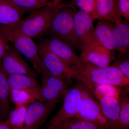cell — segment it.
<instances>
[{
	"label": "cell",
	"mask_w": 129,
	"mask_h": 129,
	"mask_svg": "<svg viewBox=\"0 0 129 129\" xmlns=\"http://www.w3.org/2000/svg\"><path fill=\"white\" fill-rule=\"evenodd\" d=\"M69 5L49 4L30 12L26 18L21 19L15 27L23 34L31 38L41 37L49 30L53 19L60 10Z\"/></svg>",
	"instance_id": "6da1fadb"
},
{
	"label": "cell",
	"mask_w": 129,
	"mask_h": 129,
	"mask_svg": "<svg viewBox=\"0 0 129 129\" xmlns=\"http://www.w3.org/2000/svg\"><path fill=\"white\" fill-rule=\"evenodd\" d=\"M82 65L80 75L77 80L84 83L91 91L96 86L103 84L117 87L129 85V80L115 67L101 68L88 63Z\"/></svg>",
	"instance_id": "7a4b0ae2"
},
{
	"label": "cell",
	"mask_w": 129,
	"mask_h": 129,
	"mask_svg": "<svg viewBox=\"0 0 129 129\" xmlns=\"http://www.w3.org/2000/svg\"><path fill=\"white\" fill-rule=\"evenodd\" d=\"M0 30L20 54L30 61L36 72L41 75L47 72L39 56L37 45L32 38L15 27L0 25Z\"/></svg>",
	"instance_id": "3957f363"
},
{
	"label": "cell",
	"mask_w": 129,
	"mask_h": 129,
	"mask_svg": "<svg viewBox=\"0 0 129 129\" xmlns=\"http://www.w3.org/2000/svg\"><path fill=\"white\" fill-rule=\"evenodd\" d=\"M91 91L98 101L103 115L116 129L119 115L121 90L117 86L103 84L96 86Z\"/></svg>",
	"instance_id": "277c9868"
},
{
	"label": "cell",
	"mask_w": 129,
	"mask_h": 129,
	"mask_svg": "<svg viewBox=\"0 0 129 129\" xmlns=\"http://www.w3.org/2000/svg\"><path fill=\"white\" fill-rule=\"evenodd\" d=\"M80 83L81 101L76 117L93 123L104 129H114L112 123L103 115L99 103L92 92L84 83L80 81Z\"/></svg>",
	"instance_id": "5b68a950"
},
{
	"label": "cell",
	"mask_w": 129,
	"mask_h": 129,
	"mask_svg": "<svg viewBox=\"0 0 129 129\" xmlns=\"http://www.w3.org/2000/svg\"><path fill=\"white\" fill-rule=\"evenodd\" d=\"M74 6H68L60 10L53 19L49 30L52 36L63 40L71 45L80 48V45L74 29Z\"/></svg>",
	"instance_id": "8992f818"
},
{
	"label": "cell",
	"mask_w": 129,
	"mask_h": 129,
	"mask_svg": "<svg viewBox=\"0 0 129 129\" xmlns=\"http://www.w3.org/2000/svg\"><path fill=\"white\" fill-rule=\"evenodd\" d=\"M38 53L42 63L51 74L67 81L78 79L81 70L71 67L55 54L37 45Z\"/></svg>",
	"instance_id": "52a82bcc"
},
{
	"label": "cell",
	"mask_w": 129,
	"mask_h": 129,
	"mask_svg": "<svg viewBox=\"0 0 129 129\" xmlns=\"http://www.w3.org/2000/svg\"><path fill=\"white\" fill-rule=\"evenodd\" d=\"M78 81V83L64 95L62 107L49 120L46 129H54L61 122L78 115L81 101L80 83Z\"/></svg>",
	"instance_id": "ba28073f"
},
{
	"label": "cell",
	"mask_w": 129,
	"mask_h": 129,
	"mask_svg": "<svg viewBox=\"0 0 129 129\" xmlns=\"http://www.w3.org/2000/svg\"><path fill=\"white\" fill-rule=\"evenodd\" d=\"M0 67L7 75H25L37 78L36 72L22 57L13 45L9 46L0 61Z\"/></svg>",
	"instance_id": "9c48e42d"
},
{
	"label": "cell",
	"mask_w": 129,
	"mask_h": 129,
	"mask_svg": "<svg viewBox=\"0 0 129 129\" xmlns=\"http://www.w3.org/2000/svg\"><path fill=\"white\" fill-rule=\"evenodd\" d=\"M39 45L53 53L70 66L79 70L82 65L70 45L63 40L52 36L42 39Z\"/></svg>",
	"instance_id": "30bf717a"
},
{
	"label": "cell",
	"mask_w": 129,
	"mask_h": 129,
	"mask_svg": "<svg viewBox=\"0 0 129 129\" xmlns=\"http://www.w3.org/2000/svg\"><path fill=\"white\" fill-rule=\"evenodd\" d=\"M41 94L43 102H58L69 89L70 81L51 74L48 72L41 75Z\"/></svg>",
	"instance_id": "8fae6325"
},
{
	"label": "cell",
	"mask_w": 129,
	"mask_h": 129,
	"mask_svg": "<svg viewBox=\"0 0 129 129\" xmlns=\"http://www.w3.org/2000/svg\"><path fill=\"white\" fill-rule=\"evenodd\" d=\"M58 103L38 101L29 104L25 113L23 129H39Z\"/></svg>",
	"instance_id": "7c38bea8"
},
{
	"label": "cell",
	"mask_w": 129,
	"mask_h": 129,
	"mask_svg": "<svg viewBox=\"0 0 129 129\" xmlns=\"http://www.w3.org/2000/svg\"><path fill=\"white\" fill-rule=\"evenodd\" d=\"M74 29L78 40L81 51L93 44V34L94 30V19L90 15L81 11L75 9L74 16Z\"/></svg>",
	"instance_id": "4fadbf2b"
},
{
	"label": "cell",
	"mask_w": 129,
	"mask_h": 129,
	"mask_svg": "<svg viewBox=\"0 0 129 129\" xmlns=\"http://www.w3.org/2000/svg\"><path fill=\"white\" fill-rule=\"evenodd\" d=\"M112 52L95 42L81 51L79 59L81 64L88 63L98 67H110L115 59Z\"/></svg>",
	"instance_id": "5bb4252c"
},
{
	"label": "cell",
	"mask_w": 129,
	"mask_h": 129,
	"mask_svg": "<svg viewBox=\"0 0 129 129\" xmlns=\"http://www.w3.org/2000/svg\"><path fill=\"white\" fill-rule=\"evenodd\" d=\"M7 79L11 89L23 91L29 94L36 100L43 102L41 94V85L36 78L25 75H7Z\"/></svg>",
	"instance_id": "9a60e30c"
},
{
	"label": "cell",
	"mask_w": 129,
	"mask_h": 129,
	"mask_svg": "<svg viewBox=\"0 0 129 129\" xmlns=\"http://www.w3.org/2000/svg\"><path fill=\"white\" fill-rule=\"evenodd\" d=\"M93 18L104 19L114 23L122 22L118 0H97Z\"/></svg>",
	"instance_id": "2e32d148"
},
{
	"label": "cell",
	"mask_w": 129,
	"mask_h": 129,
	"mask_svg": "<svg viewBox=\"0 0 129 129\" xmlns=\"http://www.w3.org/2000/svg\"><path fill=\"white\" fill-rule=\"evenodd\" d=\"M113 29V24L111 22L104 19H99L93 33V41L109 50H117Z\"/></svg>",
	"instance_id": "e0dca14e"
},
{
	"label": "cell",
	"mask_w": 129,
	"mask_h": 129,
	"mask_svg": "<svg viewBox=\"0 0 129 129\" xmlns=\"http://www.w3.org/2000/svg\"><path fill=\"white\" fill-rule=\"evenodd\" d=\"M24 13L7 0H0V25L15 27Z\"/></svg>",
	"instance_id": "ac0fdd59"
},
{
	"label": "cell",
	"mask_w": 129,
	"mask_h": 129,
	"mask_svg": "<svg viewBox=\"0 0 129 129\" xmlns=\"http://www.w3.org/2000/svg\"><path fill=\"white\" fill-rule=\"evenodd\" d=\"M114 23L113 33L116 50L122 53L128 52L129 48L128 24L123 21L119 23Z\"/></svg>",
	"instance_id": "d6986e66"
},
{
	"label": "cell",
	"mask_w": 129,
	"mask_h": 129,
	"mask_svg": "<svg viewBox=\"0 0 129 129\" xmlns=\"http://www.w3.org/2000/svg\"><path fill=\"white\" fill-rule=\"evenodd\" d=\"M10 90L7 75L0 67V117L6 118L11 109Z\"/></svg>",
	"instance_id": "ffe728a7"
},
{
	"label": "cell",
	"mask_w": 129,
	"mask_h": 129,
	"mask_svg": "<svg viewBox=\"0 0 129 129\" xmlns=\"http://www.w3.org/2000/svg\"><path fill=\"white\" fill-rule=\"evenodd\" d=\"M28 106H16L10 111L5 122L11 129H23Z\"/></svg>",
	"instance_id": "44dd1931"
},
{
	"label": "cell",
	"mask_w": 129,
	"mask_h": 129,
	"mask_svg": "<svg viewBox=\"0 0 129 129\" xmlns=\"http://www.w3.org/2000/svg\"><path fill=\"white\" fill-rule=\"evenodd\" d=\"M55 129H104L98 125L82 119L75 117L62 121Z\"/></svg>",
	"instance_id": "7402d4cb"
},
{
	"label": "cell",
	"mask_w": 129,
	"mask_h": 129,
	"mask_svg": "<svg viewBox=\"0 0 129 129\" xmlns=\"http://www.w3.org/2000/svg\"><path fill=\"white\" fill-rule=\"evenodd\" d=\"M120 109L116 129H128L129 127V98L127 93L120 92Z\"/></svg>",
	"instance_id": "603a6c76"
},
{
	"label": "cell",
	"mask_w": 129,
	"mask_h": 129,
	"mask_svg": "<svg viewBox=\"0 0 129 129\" xmlns=\"http://www.w3.org/2000/svg\"><path fill=\"white\" fill-rule=\"evenodd\" d=\"M10 99L16 106H28L36 99L27 92L20 90L11 89Z\"/></svg>",
	"instance_id": "cb8c5ba5"
},
{
	"label": "cell",
	"mask_w": 129,
	"mask_h": 129,
	"mask_svg": "<svg viewBox=\"0 0 129 129\" xmlns=\"http://www.w3.org/2000/svg\"><path fill=\"white\" fill-rule=\"evenodd\" d=\"M24 13L44 7L40 0H7Z\"/></svg>",
	"instance_id": "d4e9b609"
},
{
	"label": "cell",
	"mask_w": 129,
	"mask_h": 129,
	"mask_svg": "<svg viewBox=\"0 0 129 129\" xmlns=\"http://www.w3.org/2000/svg\"><path fill=\"white\" fill-rule=\"evenodd\" d=\"M115 58L111 66L117 68L125 79L129 80V59L128 52L122 53Z\"/></svg>",
	"instance_id": "484cf974"
},
{
	"label": "cell",
	"mask_w": 129,
	"mask_h": 129,
	"mask_svg": "<svg viewBox=\"0 0 129 129\" xmlns=\"http://www.w3.org/2000/svg\"><path fill=\"white\" fill-rule=\"evenodd\" d=\"M96 1L97 0H73L70 4L74 6L76 5L81 11L89 14L93 18Z\"/></svg>",
	"instance_id": "4316f807"
},
{
	"label": "cell",
	"mask_w": 129,
	"mask_h": 129,
	"mask_svg": "<svg viewBox=\"0 0 129 129\" xmlns=\"http://www.w3.org/2000/svg\"><path fill=\"white\" fill-rule=\"evenodd\" d=\"M119 8L122 17L125 19L126 22L129 21V0H118Z\"/></svg>",
	"instance_id": "83f0119b"
},
{
	"label": "cell",
	"mask_w": 129,
	"mask_h": 129,
	"mask_svg": "<svg viewBox=\"0 0 129 129\" xmlns=\"http://www.w3.org/2000/svg\"><path fill=\"white\" fill-rule=\"evenodd\" d=\"M8 42L6 37L0 30V61L9 46Z\"/></svg>",
	"instance_id": "f1b7e54d"
},
{
	"label": "cell",
	"mask_w": 129,
	"mask_h": 129,
	"mask_svg": "<svg viewBox=\"0 0 129 129\" xmlns=\"http://www.w3.org/2000/svg\"><path fill=\"white\" fill-rule=\"evenodd\" d=\"M0 129H11L5 121L2 120L1 118H0Z\"/></svg>",
	"instance_id": "f546056e"
},
{
	"label": "cell",
	"mask_w": 129,
	"mask_h": 129,
	"mask_svg": "<svg viewBox=\"0 0 129 129\" xmlns=\"http://www.w3.org/2000/svg\"><path fill=\"white\" fill-rule=\"evenodd\" d=\"M64 1V0H51V2L49 4L57 5L61 3V2Z\"/></svg>",
	"instance_id": "4dcf8cb0"
},
{
	"label": "cell",
	"mask_w": 129,
	"mask_h": 129,
	"mask_svg": "<svg viewBox=\"0 0 129 129\" xmlns=\"http://www.w3.org/2000/svg\"><path fill=\"white\" fill-rule=\"evenodd\" d=\"M40 1L44 6V7H45L50 4L51 0H40Z\"/></svg>",
	"instance_id": "1f68e13d"
},
{
	"label": "cell",
	"mask_w": 129,
	"mask_h": 129,
	"mask_svg": "<svg viewBox=\"0 0 129 129\" xmlns=\"http://www.w3.org/2000/svg\"></svg>",
	"instance_id": "d6a6232c"
}]
</instances>
